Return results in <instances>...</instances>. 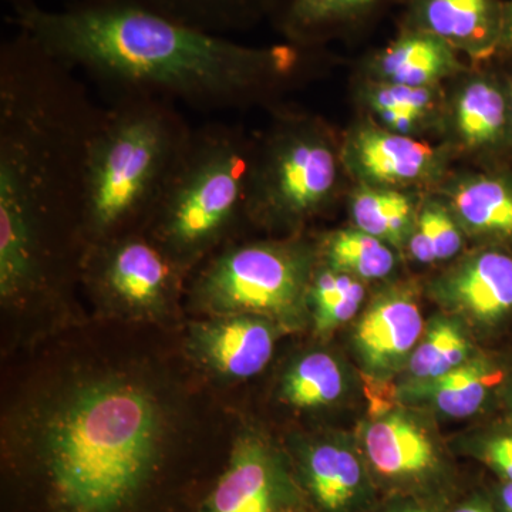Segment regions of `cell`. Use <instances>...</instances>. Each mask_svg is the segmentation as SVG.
<instances>
[{
    "label": "cell",
    "mask_w": 512,
    "mask_h": 512,
    "mask_svg": "<svg viewBox=\"0 0 512 512\" xmlns=\"http://www.w3.org/2000/svg\"><path fill=\"white\" fill-rule=\"evenodd\" d=\"M82 80L25 30L0 45V299L55 293L84 258L90 144L106 116Z\"/></svg>",
    "instance_id": "obj_1"
},
{
    "label": "cell",
    "mask_w": 512,
    "mask_h": 512,
    "mask_svg": "<svg viewBox=\"0 0 512 512\" xmlns=\"http://www.w3.org/2000/svg\"><path fill=\"white\" fill-rule=\"evenodd\" d=\"M10 22L110 96L202 111L247 109L308 72L316 47H255L180 22L143 0H72L13 9Z\"/></svg>",
    "instance_id": "obj_2"
},
{
    "label": "cell",
    "mask_w": 512,
    "mask_h": 512,
    "mask_svg": "<svg viewBox=\"0 0 512 512\" xmlns=\"http://www.w3.org/2000/svg\"><path fill=\"white\" fill-rule=\"evenodd\" d=\"M33 453L59 512H124L156 473L168 436L164 403L140 379L79 377L36 407Z\"/></svg>",
    "instance_id": "obj_3"
},
{
    "label": "cell",
    "mask_w": 512,
    "mask_h": 512,
    "mask_svg": "<svg viewBox=\"0 0 512 512\" xmlns=\"http://www.w3.org/2000/svg\"><path fill=\"white\" fill-rule=\"evenodd\" d=\"M192 130L170 101L110 100L87 160V247L147 231Z\"/></svg>",
    "instance_id": "obj_4"
},
{
    "label": "cell",
    "mask_w": 512,
    "mask_h": 512,
    "mask_svg": "<svg viewBox=\"0 0 512 512\" xmlns=\"http://www.w3.org/2000/svg\"><path fill=\"white\" fill-rule=\"evenodd\" d=\"M252 147L244 128L224 121L192 130L146 231L185 275L231 244L239 222L248 221Z\"/></svg>",
    "instance_id": "obj_5"
},
{
    "label": "cell",
    "mask_w": 512,
    "mask_h": 512,
    "mask_svg": "<svg viewBox=\"0 0 512 512\" xmlns=\"http://www.w3.org/2000/svg\"><path fill=\"white\" fill-rule=\"evenodd\" d=\"M254 138L247 188L248 221L296 229L335 201L342 187L340 141L318 117L278 111Z\"/></svg>",
    "instance_id": "obj_6"
},
{
    "label": "cell",
    "mask_w": 512,
    "mask_h": 512,
    "mask_svg": "<svg viewBox=\"0 0 512 512\" xmlns=\"http://www.w3.org/2000/svg\"><path fill=\"white\" fill-rule=\"evenodd\" d=\"M315 251L301 239L228 244L195 269L190 301L207 316H264L296 325L309 301Z\"/></svg>",
    "instance_id": "obj_7"
},
{
    "label": "cell",
    "mask_w": 512,
    "mask_h": 512,
    "mask_svg": "<svg viewBox=\"0 0 512 512\" xmlns=\"http://www.w3.org/2000/svg\"><path fill=\"white\" fill-rule=\"evenodd\" d=\"M80 275L104 308L137 319L167 315L187 276L146 232L90 245Z\"/></svg>",
    "instance_id": "obj_8"
},
{
    "label": "cell",
    "mask_w": 512,
    "mask_h": 512,
    "mask_svg": "<svg viewBox=\"0 0 512 512\" xmlns=\"http://www.w3.org/2000/svg\"><path fill=\"white\" fill-rule=\"evenodd\" d=\"M451 150L393 133L375 120L360 121L340 140L343 170L357 184L402 190L440 187Z\"/></svg>",
    "instance_id": "obj_9"
},
{
    "label": "cell",
    "mask_w": 512,
    "mask_h": 512,
    "mask_svg": "<svg viewBox=\"0 0 512 512\" xmlns=\"http://www.w3.org/2000/svg\"><path fill=\"white\" fill-rule=\"evenodd\" d=\"M365 461L376 485L400 497L441 503L447 468L430 437L399 414L370 424L363 436Z\"/></svg>",
    "instance_id": "obj_10"
},
{
    "label": "cell",
    "mask_w": 512,
    "mask_h": 512,
    "mask_svg": "<svg viewBox=\"0 0 512 512\" xmlns=\"http://www.w3.org/2000/svg\"><path fill=\"white\" fill-rule=\"evenodd\" d=\"M303 495L285 458L262 437L244 434L200 512H291Z\"/></svg>",
    "instance_id": "obj_11"
},
{
    "label": "cell",
    "mask_w": 512,
    "mask_h": 512,
    "mask_svg": "<svg viewBox=\"0 0 512 512\" xmlns=\"http://www.w3.org/2000/svg\"><path fill=\"white\" fill-rule=\"evenodd\" d=\"M451 148L480 157L512 153V97L507 72L468 70L447 100Z\"/></svg>",
    "instance_id": "obj_12"
},
{
    "label": "cell",
    "mask_w": 512,
    "mask_h": 512,
    "mask_svg": "<svg viewBox=\"0 0 512 512\" xmlns=\"http://www.w3.org/2000/svg\"><path fill=\"white\" fill-rule=\"evenodd\" d=\"M194 323L188 335V353L198 366L224 380L258 375L274 355V320L249 313L208 316Z\"/></svg>",
    "instance_id": "obj_13"
},
{
    "label": "cell",
    "mask_w": 512,
    "mask_h": 512,
    "mask_svg": "<svg viewBox=\"0 0 512 512\" xmlns=\"http://www.w3.org/2000/svg\"><path fill=\"white\" fill-rule=\"evenodd\" d=\"M505 0H404L399 30L439 37L474 62L495 59Z\"/></svg>",
    "instance_id": "obj_14"
},
{
    "label": "cell",
    "mask_w": 512,
    "mask_h": 512,
    "mask_svg": "<svg viewBox=\"0 0 512 512\" xmlns=\"http://www.w3.org/2000/svg\"><path fill=\"white\" fill-rule=\"evenodd\" d=\"M296 480L319 512H367L375 504L376 484L366 461L339 441L301 448Z\"/></svg>",
    "instance_id": "obj_15"
},
{
    "label": "cell",
    "mask_w": 512,
    "mask_h": 512,
    "mask_svg": "<svg viewBox=\"0 0 512 512\" xmlns=\"http://www.w3.org/2000/svg\"><path fill=\"white\" fill-rule=\"evenodd\" d=\"M454 311L478 322H494L512 311V254L485 249L468 256L434 285Z\"/></svg>",
    "instance_id": "obj_16"
},
{
    "label": "cell",
    "mask_w": 512,
    "mask_h": 512,
    "mask_svg": "<svg viewBox=\"0 0 512 512\" xmlns=\"http://www.w3.org/2000/svg\"><path fill=\"white\" fill-rule=\"evenodd\" d=\"M468 70L456 49L419 30H399L392 42L363 62L367 79L413 87L440 86Z\"/></svg>",
    "instance_id": "obj_17"
},
{
    "label": "cell",
    "mask_w": 512,
    "mask_h": 512,
    "mask_svg": "<svg viewBox=\"0 0 512 512\" xmlns=\"http://www.w3.org/2000/svg\"><path fill=\"white\" fill-rule=\"evenodd\" d=\"M439 194L467 234L512 244V171L458 174L443 181Z\"/></svg>",
    "instance_id": "obj_18"
},
{
    "label": "cell",
    "mask_w": 512,
    "mask_h": 512,
    "mask_svg": "<svg viewBox=\"0 0 512 512\" xmlns=\"http://www.w3.org/2000/svg\"><path fill=\"white\" fill-rule=\"evenodd\" d=\"M423 328V315L413 296L390 291L373 302L357 325V350L372 372H387L413 353Z\"/></svg>",
    "instance_id": "obj_19"
},
{
    "label": "cell",
    "mask_w": 512,
    "mask_h": 512,
    "mask_svg": "<svg viewBox=\"0 0 512 512\" xmlns=\"http://www.w3.org/2000/svg\"><path fill=\"white\" fill-rule=\"evenodd\" d=\"M390 0H269L268 16L288 43L318 47L366 28Z\"/></svg>",
    "instance_id": "obj_20"
},
{
    "label": "cell",
    "mask_w": 512,
    "mask_h": 512,
    "mask_svg": "<svg viewBox=\"0 0 512 512\" xmlns=\"http://www.w3.org/2000/svg\"><path fill=\"white\" fill-rule=\"evenodd\" d=\"M359 100L380 126L421 138L433 131L444 133L447 99L440 86L413 87L367 79Z\"/></svg>",
    "instance_id": "obj_21"
},
{
    "label": "cell",
    "mask_w": 512,
    "mask_h": 512,
    "mask_svg": "<svg viewBox=\"0 0 512 512\" xmlns=\"http://www.w3.org/2000/svg\"><path fill=\"white\" fill-rule=\"evenodd\" d=\"M417 192L357 184L349 201L355 228L382 239L390 247H406L423 200Z\"/></svg>",
    "instance_id": "obj_22"
},
{
    "label": "cell",
    "mask_w": 512,
    "mask_h": 512,
    "mask_svg": "<svg viewBox=\"0 0 512 512\" xmlns=\"http://www.w3.org/2000/svg\"><path fill=\"white\" fill-rule=\"evenodd\" d=\"M501 377L500 370L494 369L485 360H467L447 375L420 384L416 390H419L420 397L430 400L440 413L463 419L480 410L488 393L500 382Z\"/></svg>",
    "instance_id": "obj_23"
},
{
    "label": "cell",
    "mask_w": 512,
    "mask_h": 512,
    "mask_svg": "<svg viewBox=\"0 0 512 512\" xmlns=\"http://www.w3.org/2000/svg\"><path fill=\"white\" fill-rule=\"evenodd\" d=\"M171 18L215 35L247 30L268 16L269 0H143Z\"/></svg>",
    "instance_id": "obj_24"
},
{
    "label": "cell",
    "mask_w": 512,
    "mask_h": 512,
    "mask_svg": "<svg viewBox=\"0 0 512 512\" xmlns=\"http://www.w3.org/2000/svg\"><path fill=\"white\" fill-rule=\"evenodd\" d=\"M323 264L360 281H379L397 266L393 247L357 228L332 232L322 244Z\"/></svg>",
    "instance_id": "obj_25"
},
{
    "label": "cell",
    "mask_w": 512,
    "mask_h": 512,
    "mask_svg": "<svg viewBox=\"0 0 512 512\" xmlns=\"http://www.w3.org/2000/svg\"><path fill=\"white\" fill-rule=\"evenodd\" d=\"M345 389L342 369L325 352L298 357L286 370L281 397L296 409H318L335 403Z\"/></svg>",
    "instance_id": "obj_26"
},
{
    "label": "cell",
    "mask_w": 512,
    "mask_h": 512,
    "mask_svg": "<svg viewBox=\"0 0 512 512\" xmlns=\"http://www.w3.org/2000/svg\"><path fill=\"white\" fill-rule=\"evenodd\" d=\"M365 296V285L355 276L336 271L325 264L315 268L308 301L316 332L326 335L355 318Z\"/></svg>",
    "instance_id": "obj_27"
},
{
    "label": "cell",
    "mask_w": 512,
    "mask_h": 512,
    "mask_svg": "<svg viewBox=\"0 0 512 512\" xmlns=\"http://www.w3.org/2000/svg\"><path fill=\"white\" fill-rule=\"evenodd\" d=\"M464 247V229L458 224L444 198L421 200L416 224L407 241V251L420 264H436L460 254Z\"/></svg>",
    "instance_id": "obj_28"
},
{
    "label": "cell",
    "mask_w": 512,
    "mask_h": 512,
    "mask_svg": "<svg viewBox=\"0 0 512 512\" xmlns=\"http://www.w3.org/2000/svg\"><path fill=\"white\" fill-rule=\"evenodd\" d=\"M470 345L464 333L450 320H434L409 359L410 375L420 384L447 375L468 360Z\"/></svg>",
    "instance_id": "obj_29"
},
{
    "label": "cell",
    "mask_w": 512,
    "mask_h": 512,
    "mask_svg": "<svg viewBox=\"0 0 512 512\" xmlns=\"http://www.w3.org/2000/svg\"><path fill=\"white\" fill-rule=\"evenodd\" d=\"M481 458H484L494 471L505 481H512V436L497 437L484 447Z\"/></svg>",
    "instance_id": "obj_30"
},
{
    "label": "cell",
    "mask_w": 512,
    "mask_h": 512,
    "mask_svg": "<svg viewBox=\"0 0 512 512\" xmlns=\"http://www.w3.org/2000/svg\"><path fill=\"white\" fill-rule=\"evenodd\" d=\"M444 508L446 507L443 504L394 495L393 500L383 505L379 510H369L367 512H444Z\"/></svg>",
    "instance_id": "obj_31"
},
{
    "label": "cell",
    "mask_w": 512,
    "mask_h": 512,
    "mask_svg": "<svg viewBox=\"0 0 512 512\" xmlns=\"http://www.w3.org/2000/svg\"><path fill=\"white\" fill-rule=\"evenodd\" d=\"M495 59L512 60V0L504 2L503 28Z\"/></svg>",
    "instance_id": "obj_32"
},
{
    "label": "cell",
    "mask_w": 512,
    "mask_h": 512,
    "mask_svg": "<svg viewBox=\"0 0 512 512\" xmlns=\"http://www.w3.org/2000/svg\"><path fill=\"white\" fill-rule=\"evenodd\" d=\"M444 512H495L494 508L491 507L484 498L471 497L468 500L461 501L453 508H444Z\"/></svg>",
    "instance_id": "obj_33"
},
{
    "label": "cell",
    "mask_w": 512,
    "mask_h": 512,
    "mask_svg": "<svg viewBox=\"0 0 512 512\" xmlns=\"http://www.w3.org/2000/svg\"><path fill=\"white\" fill-rule=\"evenodd\" d=\"M498 501L503 512H512V481H505L498 490Z\"/></svg>",
    "instance_id": "obj_34"
},
{
    "label": "cell",
    "mask_w": 512,
    "mask_h": 512,
    "mask_svg": "<svg viewBox=\"0 0 512 512\" xmlns=\"http://www.w3.org/2000/svg\"><path fill=\"white\" fill-rule=\"evenodd\" d=\"M10 5V8L19 9L25 8V6L37 5V0H5ZM66 2H72V0H66Z\"/></svg>",
    "instance_id": "obj_35"
},
{
    "label": "cell",
    "mask_w": 512,
    "mask_h": 512,
    "mask_svg": "<svg viewBox=\"0 0 512 512\" xmlns=\"http://www.w3.org/2000/svg\"><path fill=\"white\" fill-rule=\"evenodd\" d=\"M512 62V60H511ZM508 74V80H510V87H511V97H512V70L511 72H507Z\"/></svg>",
    "instance_id": "obj_36"
},
{
    "label": "cell",
    "mask_w": 512,
    "mask_h": 512,
    "mask_svg": "<svg viewBox=\"0 0 512 512\" xmlns=\"http://www.w3.org/2000/svg\"><path fill=\"white\" fill-rule=\"evenodd\" d=\"M291 512H306V511H305V510H303V508L301 507V508H298V510H293V511H291Z\"/></svg>",
    "instance_id": "obj_37"
}]
</instances>
